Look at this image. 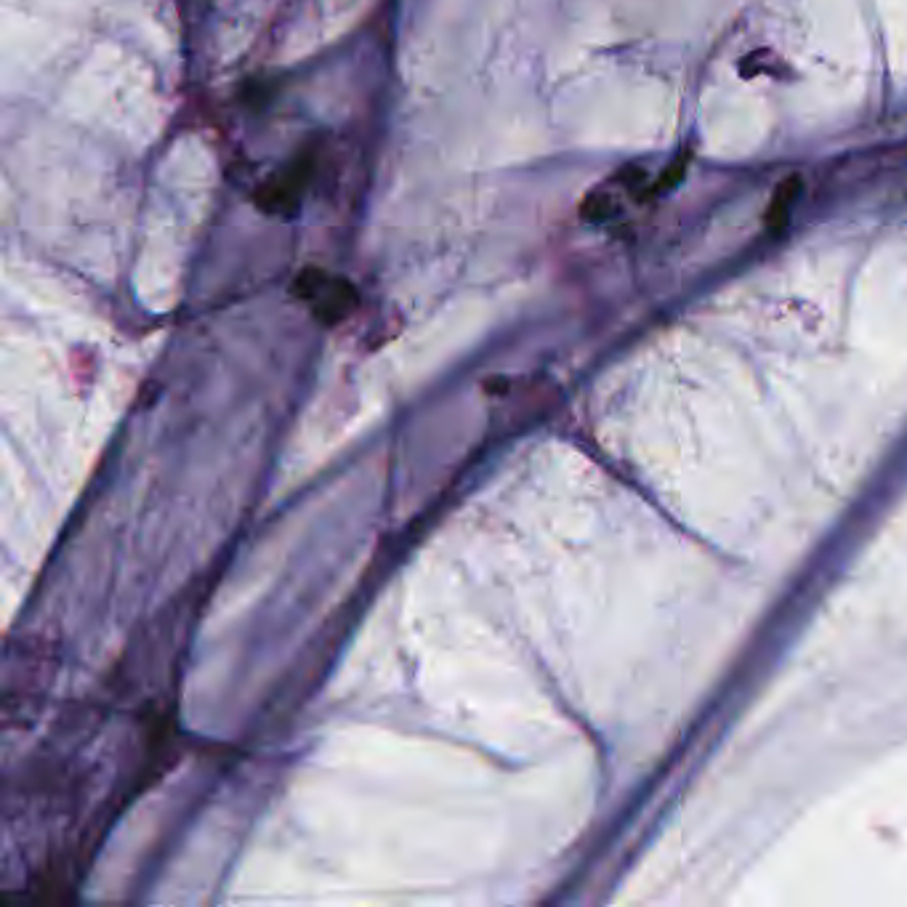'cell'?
<instances>
[{"label": "cell", "instance_id": "1", "mask_svg": "<svg viewBox=\"0 0 907 907\" xmlns=\"http://www.w3.org/2000/svg\"><path fill=\"white\" fill-rule=\"evenodd\" d=\"M314 171H317V155L312 149L298 152L282 165L280 171H274L269 179L253 189V205L266 216L293 219L301 211L306 192L312 187Z\"/></svg>", "mask_w": 907, "mask_h": 907}, {"label": "cell", "instance_id": "2", "mask_svg": "<svg viewBox=\"0 0 907 907\" xmlns=\"http://www.w3.org/2000/svg\"><path fill=\"white\" fill-rule=\"evenodd\" d=\"M293 296L298 301H304L309 309L314 312L317 320H322L325 325H336L344 317L352 314V309L357 306V288L352 282L333 274L328 269L320 266H306L296 274L293 280Z\"/></svg>", "mask_w": 907, "mask_h": 907}, {"label": "cell", "instance_id": "3", "mask_svg": "<svg viewBox=\"0 0 907 907\" xmlns=\"http://www.w3.org/2000/svg\"><path fill=\"white\" fill-rule=\"evenodd\" d=\"M801 189H804V181H801L798 173H790V176H785V179L777 184L775 195H772V200H769L767 205V213H764V221H767L769 232H782V229L788 227Z\"/></svg>", "mask_w": 907, "mask_h": 907}, {"label": "cell", "instance_id": "4", "mask_svg": "<svg viewBox=\"0 0 907 907\" xmlns=\"http://www.w3.org/2000/svg\"><path fill=\"white\" fill-rule=\"evenodd\" d=\"M618 211V200L612 195L610 189H594V192H588L586 200L580 203V216L591 224H602V221H610Z\"/></svg>", "mask_w": 907, "mask_h": 907}, {"label": "cell", "instance_id": "5", "mask_svg": "<svg viewBox=\"0 0 907 907\" xmlns=\"http://www.w3.org/2000/svg\"><path fill=\"white\" fill-rule=\"evenodd\" d=\"M687 160H689L687 155H681L679 160H676V163L665 168V173L660 176V181H657V192H665L668 187H676V184H679V181L684 179V171H687Z\"/></svg>", "mask_w": 907, "mask_h": 907}]
</instances>
